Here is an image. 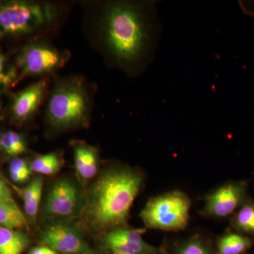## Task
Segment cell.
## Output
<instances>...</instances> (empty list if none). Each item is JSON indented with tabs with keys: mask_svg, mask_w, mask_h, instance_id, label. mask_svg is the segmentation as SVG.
<instances>
[{
	"mask_svg": "<svg viewBox=\"0 0 254 254\" xmlns=\"http://www.w3.org/2000/svg\"><path fill=\"white\" fill-rule=\"evenodd\" d=\"M91 103L84 83L78 78L59 82L55 87L46 109V118L55 129L84 126L88 121Z\"/></svg>",
	"mask_w": 254,
	"mask_h": 254,
	"instance_id": "cell-3",
	"label": "cell"
},
{
	"mask_svg": "<svg viewBox=\"0 0 254 254\" xmlns=\"http://www.w3.org/2000/svg\"><path fill=\"white\" fill-rule=\"evenodd\" d=\"M0 200L15 201L11 190L1 175H0Z\"/></svg>",
	"mask_w": 254,
	"mask_h": 254,
	"instance_id": "cell-23",
	"label": "cell"
},
{
	"mask_svg": "<svg viewBox=\"0 0 254 254\" xmlns=\"http://www.w3.org/2000/svg\"><path fill=\"white\" fill-rule=\"evenodd\" d=\"M245 184L230 182L219 187L207 196L205 212L215 218H225L245 203Z\"/></svg>",
	"mask_w": 254,
	"mask_h": 254,
	"instance_id": "cell-9",
	"label": "cell"
},
{
	"mask_svg": "<svg viewBox=\"0 0 254 254\" xmlns=\"http://www.w3.org/2000/svg\"><path fill=\"white\" fill-rule=\"evenodd\" d=\"M51 5L29 1L0 2V38L23 36L38 31L54 20Z\"/></svg>",
	"mask_w": 254,
	"mask_h": 254,
	"instance_id": "cell-4",
	"label": "cell"
},
{
	"mask_svg": "<svg viewBox=\"0 0 254 254\" xmlns=\"http://www.w3.org/2000/svg\"><path fill=\"white\" fill-rule=\"evenodd\" d=\"M113 254H127L119 253V252H113Z\"/></svg>",
	"mask_w": 254,
	"mask_h": 254,
	"instance_id": "cell-27",
	"label": "cell"
},
{
	"mask_svg": "<svg viewBox=\"0 0 254 254\" xmlns=\"http://www.w3.org/2000/svg\"><path fill=\"white\" fill-rule=\"evenodd\" d=\"M190 206V198L185 193L173 190L148 200L140 216L148 228L178 231L188 225Z\"/></svg>",
	"mask_w": 254,
	"mask_h": 254,
	"instance_id": "cell-5",
	"label": "cell"
},
{
	"mask_svg": "<svg viewBox=\"0 0 254 254\" xmlns=\"http://www.w3.org/2000/svg\"><path fill=\"white\" fill-rule=\"evenodd\" d=\"M143 178L128 168H112L103 172L92 185L81 215L95 231L119 228L126 223Z\"/></svg>",
	"mask_w": 254,
	"mask_h": 254,
	"instance_id": "cell-2",
	"label": "cell"
},
{
	"mask_svg": "<svg viewBox=\"0 0 254 254\" xmlns=\"http://www.w3.org/2000/svg\"><path fill=\"white\" fill-rule=\"evenodd\" d=\"M145 232V229H113L105 235V245L113 252L127 254L145 253L150 249L142 237Z\"/></svg>",
	"mask_w": 254,
	"mask_h": 254,
	"instance_id": "cell-11",
	"label": "cell"
},
{
	"mask_svg": "<svg viewBox=\"0 0 254 254\" xmlns=\"http://www.w3.org/2000/svg\"><path fill=\"white\" fill-rule=\"evenodd\" d=\"M241 4H242V9L245 13L254 16V3L250 1L249 3H242Z\"/></svg>",
	"mask_w": 254,
	"mask_h": 254,
	"instance_id": "cell-25",
	"label": "cell"
},
{
	"mask_svg": "<svg viewBox=\"0 0 254 254\" xmlns=\"http://www.w3.org/2000/svg\"><path fill=\"white\" fill-rule=\"evenodd\" d=\"M66 60L60 50L38 41L23 47L16 58V64L23 76H38L62 67Z\"/></svg>",
	"mask_w": 254,
	"mask_h": 254,
	"instance_id": "cell-7",
	"label": "cell"
},
{
	"mask_svg": "<svg viewBox=\"0 0 254 254\" xmlns=\"http://www.w3.org/2000/svg\"><path fill=\"white\" fill-rule=\"evenodd\" d=\"M32 172L31 165L23 158H14L10 162L9 174Z\"/></svg>",
	"mask_w": 254,
	"mask_h": 254,
	"instance_id": "cell-22",
	"label": "cell"
},
{
	"mask_svg": "<svg viewBox=\"0 0 254 254\" xmlns=\"http://www.w3.org/2000/svg\"><path fill=\"white\" fill-rule=\"evenodd\" d=\"M102 31L107 50L118 64L129 71L143 68L153 59L161 33L155 3H108Z\"/></svg>",
	"mask_w": 254,
	"mask_h": 254,
	"instance_id": "cell-1",
	"label": "cell"
},
{
	"mask_svg": "<svg viewBox=\"0 0 254 254\" xmlns=\"http://www.w3.org/2000/svg\"><path fill=\"white\" fill-rule=\"evenodd\" d=\"M43 245L58 253L84 254L88 251L81 230L68 222H53L41 235Z\"/></svg>",
	"mask_w": 254,
	"mask_h": 254,
	"instance_id": "cell-8",
	"label": "cell"
},
{
	"mask_svg": "<svg viewBox=\"0 0 254 254\" xmlns=\"http://www.w3.org/2000/svg\"><path fill=\"white\" fill-rule=\"evenodd\" d=\"M0 226L21 230L28 229V221L16 202L0 200Z\"/></svg>",
	"mask_w": 254,
	"mask_h": 254,
	"instance_id": "cell-15",
	"label": "cell"
},
{
	"mask_svg": "<svg viewBox=\"0 0 254 254\" xmlns=\"http://www.w3.org/2000/svg\"><path fill=\"white\" fill-rule=\"evenodd\" d=\"M47 84L46 80H40L15 95L11 106V117L15 122L24 123L34 115L46 93Z\"/></svg>",
	"mask_w": 254,
	"mask_h": 254,
	"instance_id": "cell-10",
	"label": "cell"
},
{
	"mask_svg": "<svg viewBox=\"0 0 254 254\" xmlns=\"http://www.w3.org/2000/svg\"><path fill=\"white\" fill-rule=\"evenodd\" d=\"M16 70L10 66L6 58L0 53V87H7L16 81Z\"/></svg>",
	"mask_w": 254,
	"mask_h": 254,
	"instance_id": "cell-20",
	"label": "cell"
},
{
	"mask_svg": "<svg viewBox=\"0 0 254 254\" xmlns=\"http://www.w3.org/2000/svg\"><path fill=\"white\" fill-rule=\"evenodd\" d=\"M73 158L76 174L81 182H88L97 175L98 155L94 147L78 142L73 146Z\"/></svg>",
	"mask_w": 254,
	"mask_h": 254,
	"instance_id": "cell-12",
	"label": "cell"
},
{
	"mask_svg": "<svg viewBox=\"0 0 254 254\" xmlns=\"http://www.w3.org/2000/svg\"><path fill=\"white\" fill-rule=\"evenodd\" d=\"M180 254H209V253L201 242L198 240H192L182 247Z\"/></svg>",
	"mask_w": 254,
	"mask_h": 254,
	"instance_id": "cell-21",
	"label": "cell"
},
{
	"mask_svg": "<svg viewBox=\"0 0 254 254\" xmlns=\"http://www.w3.org/2000/svg\"><path fill=\"white\" fill-rule=\"evenodd\" d=\"M27 150L24 137L17 132L7 131L0 134V153L6 156L17 158Z\"/></svg>",
	"mask_w": 254,
	"mask_h": 254,
	"instance_id": "cell-16",
	"label": "cell"
},
{
	"mask_svg": "<svg viewBox=\"0 0 254 254\" xmlns=\"http://www.w3.org/2000/svg\"><path fill=\"white\" fill-rule=\"evenodd\" d=\"M252 246V240L249 237L237 233L224 235L218 242L219 254H242Z\"/></svg>",
	"mask_w": 254,
	"mask_h": 254,
	"instance_id": "cell-17",
	"label": "cell"
},
{
	"mask_svg": "<svg viewBox=\"0 0 254 254\" xmlns=\"http://www.w3.org/2000/svg\"><path fill=\"white\" fill-rule=\"evenodd\" d=\"M28 254H58L56 251L46 245L38 246L30 251Z\"/></svg>",
	"mask_w": 254,
	"mask_h": 254,
	"instance_id": "cell-24",
	"label": "cell"
},
{
	"mask_svg": "<svg viewBox=\"0 0 254 254\" xmlns=\"http://www.w3.org/2000/svg\"><path fill=\"white\" fill-rule=\"evenodd\" d=\"M237 230L254 236V203L245 202L241 206L233 220Z\"/></svg>",
	"mask_w": 254,
	"mask_h": 254,
	"instance_id": "cell-19",
	"label": "cell"
},
{
	"mask_svg": "<svg viewBox=\"0 0 254 254\" xmlns=\"http://www.w3.org/2000/svg\"><path fill=\"white\" fill-rule=\"evenodd\" d=\"M43 180L41 176L35 177L27 187L22 190L14 187L18 193L21 195L23 200L24 214L28 221L32 224L36 223L40 204H41L42 193H43Z\"/></svg>",
	"mask_w": 254,
	"mask_h": 254,
	"instance_id": "cell-13",
	"label": "cell"
},
{
	"mask_svg": "<svg viewBox=\"0 0 254 254\" xmlns=\"http://www.w3.org/2000/svg\"><path fill=\"white\" fill-rule=\"evenodd\" d=\"M32 172L43 175H53L60 171L63 166L61 155L58 152L40 155L30 164Z\"/></svg>",
	"mask_w": 254,
	"mask_h": 254,
	"instance_id": "cell-18",
	"label": "cell"
},
{
	"mask_svg": "<svg viewBox=\"0 0 254 254\" xmlns=\"http://www.w3.org/2000/svg\"><path fill=\"white\" fill-rule=\"evenodd\" d=\"M85 202L86 195L73 180L60 179L47 193L42 215L52 222H68L81 215Z\"/></svg>",
	"mask_w": 254,
	"mask_h": 254,
	"instance_id": "cell-6",
	"label": "cell"
},
{
	"mask_svg": "<svg viewBox=\"0 0 254 254\" xmlns=\"http://www.w3.org/2000/svg\"><path fill=\"white\" fill-rule=\"evenodd\" d=\"M29 244V237L21 230L0 226V254H21Z\"/></svg>",
	"mask_w": 254,
	"mask_h": 254,
	"instance_id": "cell-14",
	"label": "cell"
},
{
	"mask_svg": "<svg viewBox=\"0 0 254 254\" xmlns=\"http://www.w3.org/2000/svg\"><path fill=\"white\" fill-rule=\"evenodd\" d=\"M84 254H95V253H94V252H91V251H89L88 250V251H87L86 253H85Z\"/></svg>",
	"mask_w": 254,
	"mask_h": 254,
	"instance_id": "cell-26",
	"label": "cell"
}]
</instances>
